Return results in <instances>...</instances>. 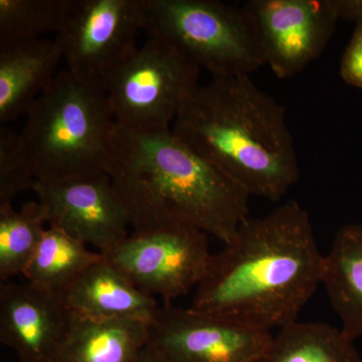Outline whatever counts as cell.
Wrapping results in <instances>:
<instances>
[{
  "label": "cell",
  "instance_id": "11",
  "mask_svg": "<svg viewBox=\"0 0 362 362\" xmlns=\"http://www.w3.org/2000/svg\"><path fill=\"white\" fill-rule=\"evenodd\" d=\"M267 65L279 78L294 77L322 54L337 30L331 0H251Z\"/></svg>",
  "mask_w": 362,
  "mask_h": 362
},
{
  "label": "cell",
  "instance_id": "3",
  "mask_svg": "<svg viewBox=\"0 0 362 362\" xmlns=\"http://www.w3.org/2000/svg\"><path fill=\"white\" fill-rule=\"evenodd\" d=\"M171 130L251 197L280 201L299 180L285 108L250 76L199 86Z\"/></svg>",
  "mask_w": 362,
  "mask_h": 362
},
{
  "label": "cell",
  "instance_id": "1",
  "mask_svg": "<svg viewBox=\"0 0 362 362\" xmlns=\"http://www.w3.org/2000/svg\"><path fill=\"white\" fill-rule=\"evenodd\" d=\"M324 255L308 211L288 201L247 218L211 257L192 310L268 331L297 321L322 280Z\"/></svg>",
  "mask_w": 362,
  "mask_h": 362
},
{
  "label": "cell",
  "instance_id": "14",
  "mask_svg": "<svg viewBox=\"0 0 362 362\" xmlns=\"http://www.w3.org/2000/svg\"><path fill=\"white\" fill-rule=\"evenodd\" d=\"M63 52L56 39L0 47V123L25 115L59 71Z\"/></svg>",
  "mask_w": 362,
  "mask_h": 362
},
{
  "label": "cell",
  "instance_id": "5",
  "mask_svg": "<svg viewBox=\"0 0 362 362\" xmlns=\"http://www.w3.org/2000/svg\"><path fill=\"white\" fill-rule=\"evenodd\" d=\"M147 37L180 47L213 77L250 76L267 65L256 23L246 7L216 0H142Z\"/></svg>",
  "mask_w": 362,
  "mask_h": 362
},
{
  "label": "cell",
  "instance_id": "20",
  "mask_svg": "<svg viewBox=\"0 0 362 362\" xmlns=\"http://www.w3.org/2000/svg\"><path fill=\"white\" fill-rule=\"evenodd\" d=\"M80 0H0V47L59 35Z\"/></svg>",
  "mask_w": 362,
  "mask_h": 362
},
{
  "label": "cell",
  "instance_id": "15",
  "mask_svg": "<svg viewBox=\"0 0 362 362\" xmlns=\"http://www.w3.org/2000/svg\"><path fill=\"white\" fill-rule=\"evenodd\" d=\"M345 337H362V223L340 228L324 256L322 280Z\"/></svg>",
  "mask_w": 362,
  "mask_h": 362
},
{
  "label": "cell",
  "instance_id": "23",
  "mask_svg": "<svg viewBox=\"0 0 362 362\" xmlns=\"http://www.w3.org/2000/svg\"><path fill=\"white\" fill-rule=\"evenodd\" d=\"M331 4L339 21L362 23V0H331Z\"/></svg>",
  "mask_w": 362,
  "mask_h": 362
},
{
  "label": "cell",
  "instance_id": "12",
  "mask_svg": "<svg viewBox=\"0 0 362 362\" xmlns=\"http://www.w3.org/2000/svg\"><path fill=\"white\" fill-rule=\"evenodd\" d=\"M73 320L61 295L25 280L0 285V341L23 362H58Z\"/></svg>",
  "mask_w": 362,
  "mask_h": 362
},
{
  "label": "cell",
  "instance_id": "8",
  "mask_svg": "<svg viewBox=\"0 0 362 362\" xmlns=\"http://www.w3.org/2000/svg\"><path fill=\"white\" fill-rule=\"evenodd\" d=\"M143 21L142 0H80L54 37L66 70L104 83L138 49Z\"/></svg>",
  "mask_w": 362,
  "mask_h": 362
},
{
  "label": "cell",
  "instance_id": "9",
  "mask_svg": "<svg viewBox=\"0 0 362 362\" xmlns=\"http://www.w3.org/2000/svg\"><path fill=\"white\" fill-rule=\"evenodd\" d=\"M33 192L47 211V223L109 256L129 238L130 221L106 173L35 181Z\"/></svg>",
  "mask_w": 362,
  "mask_h": 362
},
{
  "label": "cell",
  "instance_id": "18",
  "mask_svg": "<svg viewBox=\"0 0 362 362\" xmlns=\"http://www.w3.org/2000/svg\"><path fill=\"white\" fill-rule=\"evenodd\" d=\"M102 258L64 230L49 226L23 278L39 289L62 295Z\"/></svg>",
  "mask_w": 362,
  "mask_h": 362
},
{
  "label": "cell",
  "instance_id": "17",
  "mask_svg": "<svg viewBox=\"0 0 362 362\" xmlns=\"http://www.w3.org/2000/svg\"><path fill=\"white\" fill-rule=\"evenodd\" d=\"M255 362H362L354 341L340 328L294 322L280 328Z\"/></svg>",
  "mask_w": 362,
  "mask_h": 362
},
{
  "label": "cell",
  "instance_id": "6",
  "mask_svg": "<svg viewBox=\"0 0 362 362\" xmlns=\"http://www.w3.org/2000/svg\"><path fill=\"white\" fill-rule=\"evenodd\" d=\"M201 70L180 47L147 37L103 83L117 125L141 132L171 129L201 86Z\"/></svg>",
  "mask_w": 362,
  "mask_h": 362
},
{
  "label": "cell",
  "instance_id": "2",
  "mask_svg": "<svg viewBox=\"0 0 362 362\" xmlns=\"http://www.w3.org/2000/svg\"><path fill=\"white\" fill-rule=\"evenodd\" d=\"M106 171L133 233L187 226L228 245L249 218L251 195L171 129L115 124Z\"/></svg>",
  "mask_w": 362,
  "mask_h": 362
},
{
  "label": "cell",
  "instance_id": "22",
  "mask_svg": "<svg viewBox=\"0 0 362 362\" xmlns=\"http://www.w3.org/2000/svg\"><path fill=\"white\" fill-rule=\"evenodd\" d=\"M342 80L362 90V23L356 25L340 65Z\"/></svg>",
  "mask_w": 362,
  "mask_h": 362
},
{
  "label": "cell",
  "instance_id": "24",
  "mask_svg": "<svg viewBox=\"0 0 362 362\" xmlns=\"http://www.w3.org/2000/svg\"><path fill=\"white\" fill-rule=\"evenodd\" d=\"M134 362H173L171 361L168 357L161 354L159 350H157L156 347L150 345L147 343L146 346L144 347L138 354L137 358L135 359Z\"/></svg>",
  "mask_w": 362,
  "mask_h": 362
},
{
  "label": "cell",
  "instance_id": "19",
  "mask_svg": "<svg viewBox=\"0 0 362 362\" xmlns=\"http://www.w3.org/2000/svg\"><path fill=\"white\" fill-rule=\"evenodd\" d=\"M47 211L40 202H25L20 211L13 204L0 206V282L23 277L44 237Z\"/></svg>",
  "mask_w": 362,
  "mask_h": 362
},
{
  "label": "cell",
  "instance_id": "4",
  "mask_svg": "<svg viewBox=\"0 0 362 362\" xmlns=\"http://www.w3.org/2000/svg\"><path fill=\"white\" fill-rule=\"evenodd\" d=\"M115 124L103 83L59 71L20 133L35 180L107 175Z\"/></svg>",
  "mask_w": 362,
  "mask_h": 362
},
{
  "label": "cell",
  "instance_id": "13",
  "mask_svg": "<svg viewBox=\"0 0 362 362\" xmlns=\"http://www.w3.org/2000/svg\"><path fill=\"white\" fill-rule=\"evenodd\" d=\"M61 296L74 316L90 320H134L149 325L159 309L153 297L138 289L104 256Z\"/></svg>",
  "mask_w": 362,
  "mask_h": 362
},
{
  "label": "cell",
  "instance_id": "16",
  "mask_svg": "<svg viewBox=\"0 0 362 362\" xmlns=\"http://www.w3.org/2000/svg\"><path fill=\"white\" fill-rule=\"evenodd\" d=\"M148 340L146 323L74 316L58 362H134Z\"/></svg>",
  "mask_w": 362,
  "mask_h": 362
},
{
  "label": "cell",
  "instance_id": "21",
  "mask_svg": "<svg viewBox=\"0 0 362 362\" xmlns=\"http://www.w3.org/2000/svg\"><path fill=\"white\" fill-rule=\"evenodd\" d=\"M20 133L0 126V206L13 204L21 192L35 183Z\"/></svg>",
  "mask_w": 362,
  "mask_h": 362
},
{
  "label": "cell",
  "instance_id": "10",
  "mask_svg": "<svg viewBox=\"0 0 362 362\" xmlns=\"http://www.w3.org/2000/svg\"><path fill=\"white\" fill-rule=\"evenodd\" d=\"M272 338L221 317L159 306L149 324L148 343L173 362H255Z\"/></svg>",
  "mask_w": 362,
  "mask_h": 362
},
{
  "label": "cell",
  "instance_id": "7",
  "mask_svg": "<svg viewBox=\"0 0 362 362\" xmlns=\"http://www.w3.org/2000/svg\"><path fill=\"white\" fill-rule=\"evenodd\" d=\"M211 257L209 235L192 226H173L132 233L105 258L138 289L170 304L199 285Z\"/></svg>",
  "mask_w": 362,
  "mask_h": 362
}]
</instances>
